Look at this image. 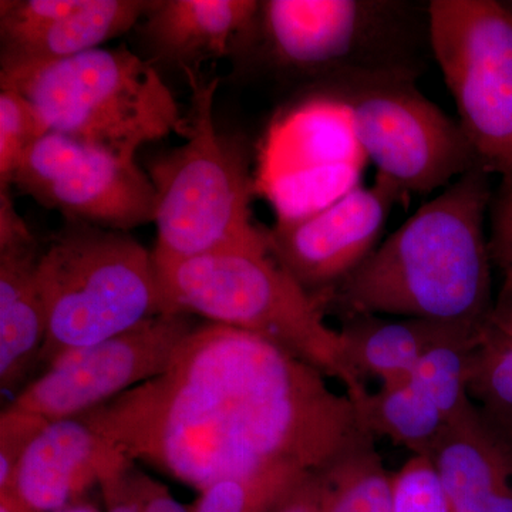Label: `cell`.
I'll return each mask as SVG.
<instances>
[{"label": "cell", "instance_id": "cell-1", "mask_svg": "<svg viewBox=\"0 0 512 512\" xmlns=\"http://www.w3.org/2000/svg\"><path fill=\"white\" fill-rule=\"evenodd\" d=\"M123 424L143 463L198 491L275 466L319 473L375 437L318 369L212 322L184 340L164 375L124 394Z\"/></svg>", "mask_w": 512, "mask_h": 512}, {"label": "cell", "instance_id": "cell-24", "mask_svg": "<svg viewBox=\"0 0 512 512\" xmlns=\"http://www.w3.org/2000/svg\"><path fill=\"white\" fill-rule=\"evenodd\" d=\"M50 133L40 111L15 90L0 92V188L12 187L26 154Z\"/></svg>", "mask_w": 512, "mask_h": 512}, {"label": "cell", "instance_id": "cell-17", "mask_svg": "<svg viewBox=\"0 0 512 512\" xmlns=\"http://www.w3.org/2000/svg\"><path fill=\"white\" fill-rule=\"evenodd\" d=\"M153 5V0H64L45 22L0 33V66H35L99 49L133 29Z\"/></svg>", "mask_w": 512, "mask_h": 512}, {"label": "cell", "instance_id": "cell-10", "mask_svg": "<svg viewBox=\"0 0 512 512\" xmlns=\"http://www.w3.org/2000/svg\"><path fill=\"white\" fill-rule=\"evenodd\" d=\"M200 323L185 313H165L134 328L72 350L26 383L9 404L47 421L72 419L164 375L178 349Z\"/></svg>", "mask_w": 512, "mask_h": 512}, {"label": "cell", "instance_id": "cell-13", "mask_svg": "<svg viewBox=\"0 0 512 512\" xmlns=\"http://www.w3.org/2000/svg\"><path fill=\"white\" fill-rule=\"evenodd\" d=\"M133 463L123 448L79 417L47 421L23 454L8 491L30 510L57 512Z\"/></svg>", "mask_w": 512, "mask_h": 512}, {"label": "cell", "instance_id": "cell-9", "mask_svg": "<svg viewBox=\"0 0 512 512\" xmlns=\"http://www.w3.org/2000/svg\"><path fill=\"white\" fill-rule=\"evenodd\" d=\"M431 55L478 167L512 180V12L495 0H431Z\"/></svg>", "mask_w": 512, "mask_h": 512}, {"label": "cell", "instance_id": "cell-27", "mask_svg": "<svg viewBox=\"0 0 512 512\" xmlns=\"http://www.w3.org/2000/svg\"><path fill=\"white\" fill-rule=\"evenodd\" d=\"M488 248L491 261L503 276L504 291L512 289V180H500L488 211Z\"/></svg>", "mask_w": 512, "mask_h": 512}, {"label": "cell", "instance_id": "cell-31", "mask_svg": "<svg viewBox=\"0 0 512 512\" xmlns=\"http://www.w3.org/2000/svg\"><path fill=\"white\" fill-rule=\"evenodd\" d=\"M495 322L500 323L503 328L512 333V289L504 291L501 289L495 299L493 311L490 313Z\"/></svg>", "mask_w": 512, "mask_h": 512}, {"label": "cell", "instance_id": "cell-30", "mask_svg": "<svg viewBox=\"0 0 512 512\" xmlns=\"http://www.w3.org/2000/svg\"><path fill=\"white\" fill-rule=\"evenodd\" d=\"M146 512H192L180 501L175 500L171 491L160 481L150 478L148 483Z\"/></svg>", "mask_w": 512, "mask_h": 512}, {"label": "cell", "instance_id": "cell-25", "mask_svg": "<svg viewBox=\"0 0 512 512\" xmlns=\"http://www.w3.org/2000/svg\"><path fill=\"white\" fill-rule=\"evenodd\" d=\"M393 512H451L429 457L412 456L394 474Z\"/></svg>", "mask_w": 512, "mask_h": 512}, {"label": "cell", "instance_id": "cell-29", "mask_svg": "<svg viewBox=\"0 0 512 512\" xmlns=\"http://www.w3.org/2000/svg\"><path fill=\"white\" fill-rule=\"evenodd\" d=\"M275 512H323L319 473L306 478Z\"/></svg>", "mask_w": 512, "mask_h": 512}, {"label": "cell", "instance_id": "cell-34", "mask_svg": "<svg viewBox=\"0 0 512 512\" xmlns=\"http://www.w3.org/2000/svg\"><path fill=\"white\" fill-rule=\"evenodd\" d=\"M505 6H507L508 9L512 12V2H503Z\"/></svg>", "mask_w": 512, "mask_h": 512}, {"label": "cell", "instance_id": "cell-23", "mask_svg": "<svg viewBox=\"0 0 512 512\" xmlns=\"http://www.w3.org/2000/svg\"><path fill=\"white\" fill-rule=\"evenodd\" d=\"M477 333L470 338L453 340L431 349L421 357L409 376L436 403L447 426L464 419L477 407L467 387L468 350L476 340Z\"/></svg>", "mask_w": 512, "mask_h": 512}, {"label": "cell", "instance_id": "cell-14", "mask_svg": "<svg viewBox=\"0 0 512 512\" xmlns=\"http://www.w3.org/2000/svg\"><path fill=\"white\" fill-rule=\"evenodd\" d=\"M255 0H154L141 35L157 59L184 69L241 55L254 33Z\"/></svg>", "mask_w": 512, "mask_h": 512}, {"label": "cell", "instance_id": "cell-21", "mask_svg": "<svg viewBox=\"0 0 512 512\" xmlns=\"http://www.w3.org/2000/svg\"><path fill=\"white\" fill-rule=\"evenodd\" d=\"M467 387L484 419L512 440V333L491 316L468 350Z\"/></svg>", "mask_w": 512, "mask_h": 512}, {"label": "cell", "instance_id": "cell-33", "mask_svg": "<svg viewBox=\"0 0 512 512\" xmlns=\"http://www.w3.org/2000/svg\"><path fill=\"white\" fill-rule=\"evenodd\" d=\"M57 512H100V510L99 507H96V504L83 497Z\"/></svg>", "mask_w": 512, "mask_h": 512}, {"label": "cell", "instance_id": "cell-2", "mask_svg": "<svg viewBox=\"0 0 512 512\" xmlns=\"http://www.w3.org/2000/svg\"><path fill=\"white\" fill-rule=\"evenodd\" d=\"M493 192L481 168L457 178L325 296L328 311L483 325L495 303L485 229Z\"/></svg>", "mask_w": 512, "mask_h": 512}, {"label": "cell", "instance_id": "cell-8", "mask_svg": "<svg viewBox=\"0 0 512 512\" xmlns=\"http://www.w3.org/2000/svg\"><path fill=\"white\" fill-rule=\"evenodd\" d=\"M419 70H357L312 86L316 100L345 111L377 173L407 194L444 190L478 167L457 120L417 87Z\"/></svg>", "mask_w": 512, "mask_h": 512}, {"label": "cell", "instance_id": "cell-19", "mask_svg": "<svg viewBox=\"0 0 512 512\" xmlns=\"http://www.w3.org/2000/svg\"><path fill=\"white\" fill-rule=\"evenodd\" d=\"M363 419L373 436L429 458L447 427L436 403L410 379L383 384L370 394Z\"/></svg>", "mask_w": 512, "mask_h": 512}, {"label": "cell", "instance_id": "cell-11", "mask_svg": "<svg viewBox=\"0 0 512 512\" xmlns=\"http://www.w3.org/2000/svg\"><path fill=\"white\" fill-rule=\"evenodd\" d=\"M13 187L66 221L128 232L154 222L156 190L136 158L50 131L20 163Z\"/></svg>", "mask_w": 512, "mask_h": 512}, {"label": "cell", "instance_id": "cell-26", "mask_svg": "<svg viewBox=\"0 0 512 512\" xmlns=\"http://www.w3.org/2000/svg\"><path fill=\"white\" fill-rule=\"evenodd\" d=\"M47 424L35 414L6 407L0 416V493L10 490L23 454Z\"/></svg>", "mask_w": 512, "mask_h": 512}, {"label": "cell", "instance_id": "cell-22", "mask_svg": "<svg viewBox=\"0 0 512 512\" xmlns=\"http://www.w3.org/2000/svg\"><path fill=\"white\" fill-rule=\"evenodd\" d=\"M313 473L275 466L249 476L225 478L200 491L192 512H275Z\"/></svg>", "mask_w": 512, "mask_h": 512}, {"label": "cell", "instance_id": "cell-3", "mask_svg": "<svg viewBox=\"0 0 512 512\" xmlns=\"http://www.w3.org/2000/svg\"><path fill=\"white\" fill-rule=\"evenodd\" d=\"M154 262L174 313L201 316L274 343L338 380L365 417L372 393L350 366L339 329L326 323V299L306 291L268 249Z\"/></svg>", "mask_w": 512, "mask_h": 512}, {"label": "cell", "instance_id": "cell-28", "mask_svg": "<svg viewBox=\"0 0 512 512\" xmlns=\"http://www.w3.org/2000/svg\"><path fill=\"white\" fill-rule=\"evenodd\" d=\"M150 478L136 463L104 477L99 487L106 512H146Z\"/></svg>", "mask_w": 512, "mask_h": 512}, {"label": "cell", "instance_id": "cell-5", "mask_svg": "<svg viewBox=\"0 0 512 512\" xmlns=\"http://www.w3.org/2000/svg\"><path fill=\"white\" fill-rule=\"evenodd\" d=\"M47 335L40 366L174 313L153 252L128 232L66 221L37 264Z\"/></svg>", "mask_w": 512, "mask_h": 512}, {"label": "cell", "instance_id": "cell-12", "mask_svg": "<svg viewBox=\"0 0 512 512\" xmlns=\"http://www.w3.org/2000/svg\"><path fill=\"white\" fill-rule=\"evenodd\" d=\"M409 197L376 174L373 184L356 185L326 207L266 229L269 254L306 291L325 298L375 251L390 214Z\"/></svg>", "mask_w": 512, "mask_h": 512}, {"label": "cell", "instance_id": "cell-15", "mask_svg": "<svg viewBox=\"0 0 512 512\" xmlns=\"http://www.w3.org/2000/svg\"><path fill=\"white\" fill-rule=\"evenodd\" d=\"M430 460L451 512H512V440L478 407L446 427Z\"/></svg>", "mask_w": 512, "mask_h": 512}, {"label": "cell", "instance_id": "cell-4", "mask_svg": "<svg viewBox=\"0 0 512 512\" xmlns=\"http://www.w3.org/2000/svg\"><path fill=\"white\" fill-rule=\"evenodd\" d=\"M183 72L191 90L184 144L154 158L147 167L156 190L154 261L268 249L266 228L252 220L247 151L215 124L220 79H208L200 69Z\"/></svg>", "mask_w": 512, "mask_h": 512}, {"label": "cell", "instance_id": "cell-6", "mask_svg": "<svg viewBox=\"0 0 512 512\" xmlns=\"http://www.w3.org/2000/svg\"><path fill=\"white\" fill-rule=\"evenodd\" d=\"M0 86L26 97L53 133L123 157L171 133L183 137L187 126L153 64L126 46L0 69Z\"/></svg>", "mask_w": 512, "mask_h": 512}, {"label": "cell", "instance_id": "cell-20", "mask_svg": "<svg viewBox=\"0 0 512 512\" xmlns=\"http://www.w3.org/2000/svg\"><path fill=\"white\" fill-rule=\"evenodd\" d=\"M323 512H393V476L370 437L319 471Z\"/></svg>", "mask_w": 512, "mask_h": 512}, {"label": "cell", "instance_id": "cell-16", "mask_svg": "<svg viewBox=\"0 0 512 512\" xmlns=\"http://www.w3.org/2000/svg\"><path fill=\"white\" fill-rule=\"evenodd\" d=\"M40 247L32 232L0 239V386L18 389L40 366L47 335L45 301L37 264Z\"/></svg>", "mask_w": 512, "mask_h": 512}, {"label": "cell", "instance_id": "cell-32", "mask_svg": "<svg viewBox=\"0 0 512 512\" xmlns=\"http://www.w3.org/2000/svg\"><path fill=\"white\" fill-rule=\"evenodd\" d=\"M0 512H35L20 501L12 491L0 493Z\"/></svg>", "mask_w": 512, "mask_h": 512}, {"label": "cell", "instance_id": "cell-7", "mask_svg": "<svg viewBox=\"0 0 512 512\" xmlns=\"http://www.w3.org/2000/svg\"><path fill=\"white\" fill-rule=\"evenodd\" d=\"M429 18L393 0H265L248 53L309 84L357 70H419Z\"/></svg>", "mask_w": 512, "mask_h": 512}, {"label": "cell", "instance_id": "cell-18", "mask_svg": "<svg viewBox=\"0 0 512 512\" xmlns=\"http://www.w3.org/2000/svg\"><path fill=\"white\" fill-rule=\"evenodd\" d=\"M480 326L426 319H389L352 315L339 329L350 366L363 380L383 384L409 379L421 357L431 349L476 335Z\"/></svg>", "mask_w": 512, "mask_h": 512}]
</instances>
